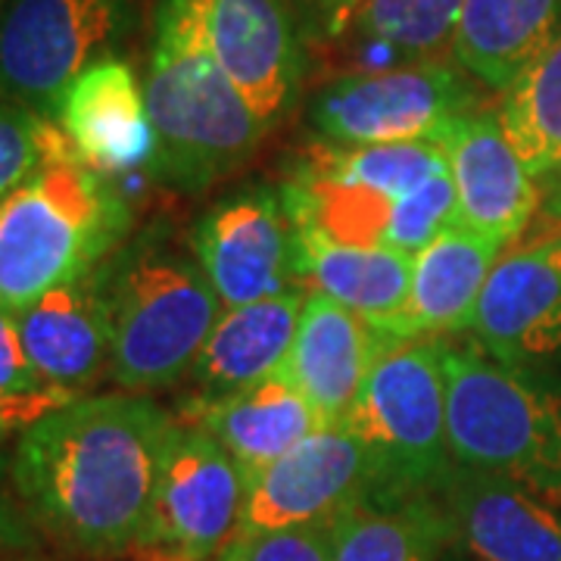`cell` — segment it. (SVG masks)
Listing matches in <instances>:
<instances>
[{"label": "cell", "instance_id": "4fadbf2b", "mask_svg": "<svg viewBox=\"0 0 561 561\" xmlns=\"http://www.w3.org/2000/svg\"><path fill=\"white\" fill-rule=\"evenodd\" d=\"M468 331L490 359L508 368H559L561 250L556 238L500 256Z\"/></svg>", "mask_w": 561, "mask_h": 561}, {"label": "cell", "instance_id": "f1b7e54d", "mask_svg": "<svg viewBox=\"0 0 561 561\" xmlns=\"http://www.w3.org/2000/svg\"><path fill=\"white\" fill-rule=\"evenodd\" d=\"M453 225H459V203H456L453 175L446 169L437 179L424 181L412 194L393 203L381 247L415 256Z\"/></svg>", "mask_w": 561, "mask_h": 561}, {"label": "cell", "instance_id": "44dd1931", "mask_svg": "<svg viewBox=\"0 0 561 561\" xmlns=\"http://www.w3.org/2000/svg\"><path fill=\"white\" fill-rule=\"evenodd\" d=\"M294 265L309 294H324L381 331L400 316L412 284V256L341 243L306 225H294Z\"/></svg>", "mask_w": 561, "mask_h": 561}, {"label": "cell", "instance_id": "8d00e7d4", "mask_svg": "<svg viewBox=\"0 0 561 561\" xmlns=\"http://www.w3.org/2000/svg\"><path fill=\"white\" fill-rule=\"evenodd\" d=\"M552 238H556V243H559V250H561V231L559 234H552Z\"/></svg>", "mask_w": 561, "mask_h": 561}, {"label": "cell", "instance_id": "9a60e30c", "mask_svg": "<svg viewBox=\"0 0 561 561\" xmlns=\"http://www.w3.org/2000/svg\"><path fill=\"white\" fill-rule=\"evenodd\" d=\"M456 184L459 225L490 241L515 243L540 216V181L505 138L500 110L474 106L440 138Z\"/></svg>", "mask_w": 561, "mask_h": 561}, {"label": "cell", "instance_id": "484cf974", "mask_svg": "<svg viewBox=\"0 0 561 561\" xmlns=\"http://www.w3.org/2000/svg\"><path fill=\"white\" fill-rule=\"evenodd\" d=\"M446 169L449 160L437 140H402V144H368V147L321 144L316 157L300 172L368 187L397 203Z\"/></svg>", "mask_w": 561, "mask_h": 561}, {"label": "cell", "instance_id": "836d02e7", "mask_svg": "<svg viewBox=\"0 0 561 561\" xmlns=\"http://www.w3.org/2000/svg\"><path fill=\"white\" fill-rule=\"evenodd\" d=\"M540 219L549 225H561V165H556L546 179H540Z\"/></svg>", "mask_w": 561, "mask_h": 561}, {"label": "cell", "instance_id": "7c38bea8", "mask_svg": "<svg viewBox=\"0 0 561 561\" xmlns=\"http://www.w3.org/2000/svg\"><path fill=\"white\" fill-rule=\"evenodd\" d=\"M365 490L368 456L359 437L346 424L319 427L247 481L234 537L331 524Z\"/></svg>", "mask_w": 561, "mask_h": 561}, {"label": "cell", "instance_id": "7402d4cb", "mask_svg": "<svg viewBox=\"0 0 561 561\" xmlns=\"http://www.w3.org/2000/svg\"><path fill=\"white\" fill-rule=\"evenodd\" d=\"M191 421L231 453L247 481L321 427L316 409L284 371L231 397L194 402Z\"/></svg>", "mask_w": 561, "mask_h": 561}, {"label": "cell", "instance_id": "ffe728a7", "mask_svg": "<svg viewBox=\"0 0 561 561\" xmlns=\"http://www.w3.org/2000/svg\"><path fill=\"white\" fill-rule=\"evenodd\" d=\"M306 297V287H290L275 297L225 309L187 375L194 402L221 400L278 375L297 337Z\"/></svg>", "mask_w": 561, "mask_h": 561}, {"label": "cell", "instance_id": "6da1fadb", "mask_svg": "<svg viewBox=\"0 0 561 561\" xmlns=\"http://www.w3.org/2000/svg\"><path fill=\"white\" fill-rule=\"evenodd\" d=\"M175 419L140 393L76 397L20 434L10 478L28 515L69 552H131Z\"/></svg>", "mask_w": 561, "mask_h": 561}, {"label": "cell", "instance_id": "d6a6232c", "mask_svg": "<svg viewBox=\"0 0 561 561\" xmlns=\"http://www.w3.org/2000/svg\"><path fill=\"white\" fill-rule=\"evenodd\" d=\"M287 3L306 28H316L321 35H341L359 0H287Z\"/></svg>", "mask_w": 561, "mask_h": 561}, {"label": "cell", "instance_id": "e575fe53", "mask_svg": "<svg viewBox=\"0 0 561 561\" xmlns=\"http://www.w3.org/2000/svg\"><path fill=\"white\" fill-rule=\"evenodd\" d=\"M440 561H471V559H465V556H459V552H453V549H446L440 556Z\"/></svg>", "mask_w": 561, "mask_h": 561}, {"label": "cell", "instance_id": "1f68e13d", "mask_svg": "<svg viewBox=\"0 0 561 561\" xmlns=\"http://www.w3.org/2000/svg\"><path fill=\"white\" fill-rule=\"evenodd\" d=\"M76 397H84V393H72V390H60V387L41 390V393H10V390H0V446L10 437L25 434L35 421L66 405V402H72Z\"/></svg>", "mask_w": 561, "mask_h": 561}, {"label": "cell", "instance_id": "d4e9b609", "mask_svg": "<svg viewBox=\"0 0 561 561\" xmlns=\"http://www.w3.org/2000/svg\"><path fill=\"white\" fill-rule=\"evenodd\" d=\"M500 122L534 179L561 165V35L508 91H502Z\"/></svg>", "mask_w": 561, "mask_h": 561}, {"label": "cell", "instance_id": "30bf717a", "mask_svg": "<svg viewBox=\"0 0 561 561\" xmlns=\"http://www.w3.org/2000/svg\"><path fill=\"white\" fill-rule=\"evenodd\" d=\"M187 241L225 309L300 287L294 221L275 187L231 191L203 213Z\"/></svg>", "mask_w": 561, "mask_h": 561}, {"label": "cell", "instance_id": "e0dca14e", "mask_svg": "<svg viewBox=\"0 0 561 561\" xmlns=\"http://www.w3.org/2000/svg\"><path fill=\"white\" fill-rule=\"evenodd\" d=\"M22 346L44 381L84 393L110 378L113 328L103 287V262L88 275L47 290L16 316Z\"/></svg>", "mask_w": 561, "mask_h": 561}, {"label": "cell", "instance_id": "9c48e42d", "mask_svg": "<svg viewBox=\"0 0 561 561\" xmlns=\"http://www.w3.org/2000/svg\"><path fill=\"white\" fill-rule=\"evenodd\" d=\"M474 106L471 81L446 60L405 62L328 84L312 101L309 122L331 147L440 144L446 128Z\"/></svg>", "mask_w": 561, "mask_h": 561}, {"label": "cell", "instance_id": "3957f363", "mask_svg": "<svg viewBox=\"0 0 561 561\" xmlns=\"http://www.w3.org/2000/svg\"><path fill=\"white\" fill-rule=\"evenodd\" d=\"M113 362L110 381L150 393L184 381L225 306L194 256L169 228H144L103 262Z\"/></svg>", "mask_w": 561, "mask_h": 561}, {"label": "cell", "instance_id": "8992f818", "mask_svg": "<svg viewBox=\"0 0 561 561\" xmlns=\"http://www.w3.org/2000/svg\"><path fill=\"white\" fill-rule=\"evenodd\" d=\"M346 427L368 456L365 493H431L453 465L443 341L393 343L371 368Z\"/></svg>", "mask_w": 561, "mask_h": 561}, {"label": "cell", "instance_id": "8fae6325", "mask_svg": "<svg viewBox=\"0 0 561 561\" xmlns=\"http://www.w3.org/2000/svg\"><path fill=\"white\" fill-rule=\"evenodd\" d=\"M431 496L465 559L561 561V505L527 483L453 459Z\"/></svg>", "mask_w": 561, "mask_h": 561}, {"label": "cell", "instance_id": "603a6c76", "mask_svg": "<svg viewBox=\"0 0 561 561\" xmlns=\"http://www.w3.org/2000/svg\"><path fill=\"white\" fill-rule=\"evenodd\" d=\"M561 35V0H465L456 62L493 91H508Z\"/></svg>", "mask_w": 561, "mask_h": 561}, {"label": "cell", "instance_id": "5bb4252c", "mask_svg": "<svg viewBox=\"0 0 561 561\" xmlns=\"http://www.w3.org/2000/svg\"><path fill=\"white\" fill-rule=\"evenodd\" d=\"M206 41L265 128L297 101L302 50L287 0H194Z\"/></svg>", "mask_w": 561, "mask_h": 561}, {"label": "cell", "instance_id": "d6986e66", "mask_svg": "<svg viewBox=\"0 0 561 561\" xmlns=\"http://www.w3.org/2000/svg\"><path fill=\"white\" fill-rule=\"evenodd\" d=\"M502 243L461 225L446 228L434 243L412 256V284L400 316L387 324L397 341H446L471 328L474 309Z\"/></svg>", "mask_w": 561, "mask_h": 561}, {"label": "cell", "instance_id": "d590c367", "mask_svg": "<svg viewBox=\"0 0 561 561\" xmlns=\"http://www.w3.org/2000/svg\"><path fill=\"white\" fill-rule=\"evenodd\" d=\"M3 471H10V456H7L3 446H0V478H3Z\"/></svg>", "mask_w": 561, "mask_h": 561}, {"label": "cell", "instance_id": "83f0119b", "mask_svg": "<svg viewBox=\"0 0 561 561\" xmlns=\"http://www.w3.org/2000/svg\"><path fill=\"white\" fill-rule=\"evenodd\" d=\"M72 150L60 122L0 101V203L28 181L50 157Z\"/></svg>", "mask_w": 561, "mask_h": 561}, {"label": "cell", "instance_id": "4dcf8cb0", "mask_svg": "<svg viewBox=\"0 0 561 561\" xmlns=\"http://www.w3.org/2000/svg\"><path fill=\"white\" fill-rule=\"evenodd\" d=\"M0 390H10V393L50 390V383L35 371V365H32L25 346H22L16 316L3 312V309H0Z\"/></svg>", "mask_w": 561, "mask_h": 561}, {"label": "cell", "instance_id": "2e32d148", "mask_svg": "<svg viewBox=\"0 0 561 561\" xmlns=\"http://www.w3.org/2000/svg\"><path fill=\"white\" fill-rule=\"evenodd\" d=\"M397 343L341 302L309 294L284 375L316 409L321 427H341L383 353Z\"/></svg>", "mask_w": 561, "mask_h": 561}, {"label": "cell", "instance_id": "277c9868", "mask_svg": "<svg viewBox=\"0 0 561 561\" xmlns=\"http://www.w3.org/2000/svg\"><path fill=\"white\" fill-rule=\"evenodd\" d=\"M131 231V206L116 181L72 150L0 203V309L20 316L47 290L106 262Z\"/></svg>", "mask_w": 561, "mask_h": 561}, {"label": "cell", "instance_id": "cb8c5ba5", "mask_svg": "<svg viewBox=\"0 0 561 561\" xmlns=\"http://www.w3.org/2000/svg\"><path fill=\"white\" fill-rule=\"evenodd\" d=\"M446 549V522L431 493H362L331 522V561H440Z\"/></svg>", "mask_w": 561, "mask_h": 561}, {"label": "cell", "instance_id": "ba28073f", "mask_svg": "<svg viewBox=\"0 0 561 561\" xmlns=\"http://www.w3.org/2000/svg\"><path fill=\"white\" fill-rule=\"evenodd\" d=\"M247 474L201 424L175 421L153 502L131 552L147 561H216L238 534Z\"/></svg>", "mask_w": 561, "mask_h": 561}, {"label": "cell", "instance_id": "4316f807", "mask_svg": "<svg viewBox=\"0 0 561 561\" xmlns=\"http://www.w3.org/2000/svg\"><path fill=\"white\" fill-rule=\"evenodd\" d=\"M461 3L465 0H359L346 28L405 62H437L456 41Z\"/></svg>", "mask_w": 561, "mask_h": 561}, {"label": "cell", "instance_id": "f546056e", "mask_svg": "<svg viewBox=\"0 0 561 561\" xmlns=\"http://www.w3.org/2000/svg\"><path fill=\"white\" fill-rule=\"evenodd\" d=\"M216 561H331V524L231 537Z\"/></svg>", "mask_w": 561, "mask_h": 561}, {"label": "cell", "instance_id": "7a4b0ae2", "mask_svg": "<svg viewBox=\"0 0 561 561\" xmlns=\"http://www.w3.org/2000/svg\"><path fill=\"white\" fill-rule=\"evenodd\" d=\"M144 98L153 125L147 172L187 194L250 160L268 131L216 60L194 0H160Z\"/></svg>", "mask_w": 561, "mask_h": 561}, {"label": "cell", "instance_id": "52a82bcc", "mask_svg": "<svg viewBox=\"0 0 561 561\" xmlns=\"http://www.w3.org/2000/svg\"><path fill=\"white\" fill-rule=\"evenodd\" d=\"M135 0H10L0 13V101L60 116L72 81L131 22Z\"/></svg>", "mask_w": 561, "mask_h": 561}, {"label": "cell", "instance_id": "ac0fdd59", "mask_svg": "<svg viewBox=\"0 0 561 561\" xmlns=\"http://www.w3.org/2000/svg\"><path fill=\"white\" fill-rule=\"evenodd\" d=\"M57 122L81 160L110 179L150 162L153 125L147 98L131 66L116 57L91 62L72 81Z\"/></svg>", "mask_w": 561, "mask_h": 561}, {"label": "cell", "instance_id": "5b68a950", "mask_svg": "<svg viewBox=\"0 0 561 561\" xmlns=\"http://www.w3.org/2000/svg\"><path fill=\"white\" fill-rule=\"evenodd\" d=\"M453 459L508 474L561 505V375L508 368L443 341Z\"/></svg>", "mask_w": 561, "mask_h": 561}]
</instances>
